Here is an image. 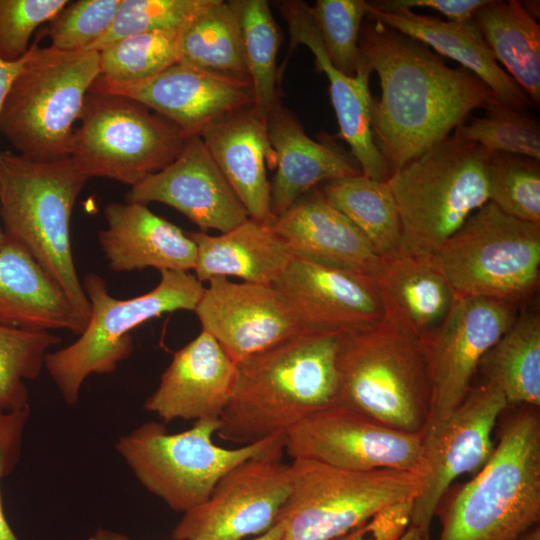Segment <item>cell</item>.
I'll list each match as a JSON object with an SVG mask.
<instances>
[{"label": "cell", "instance_id": "cell-1", "mask_svg": "<svg viewBox=\"0 0 540 540\" xmlns=\"http://www.w3.org/2000/svg\"><path fill=\"white\" fill-rule=\"evenodd\" d=\"M359 51L380 80L371 127L390 175L450 136L473 110L496 101L471 71L448 66L425 44L381 22L363 21Z\"/></svg>", "mask_w": 540, "mask_h": 540}, {"label": "cell", "instance_id": "cell-2", "mask_svg": "<svg viewBox=\"0 0 540 540\" xmlns=\"http://www.w3.org/2000/svg\"><path fill=\"white\" fill-rule=\"evenodd\" d=\"M341 333L305 329L237 363L217 434L248 445L284 435L307 416L340 403Z\"/></svg>", "mask_w": 540, "mask_h": 540}, {"label": "cell", "instance_id": "cell-3", "mask_svg": "<svg viewBox=\"0 0 540 540\" xmlns=\"http://www.w3.org/2000/svg\"><path fill=\"white\" fill-rule=\"evenodd\" d=\"M88 178L70 157L33 161L0 152V219L5 238L23 247L88 323L90 305L71 247V217Z\"/></svg>", "mask_w": 540, "mask_h": 540}, {"label": "cell", "instance_id": "cell-4", "mask_svg": "<svg viewBox=\"0 0 540 540\" xmlns=\"http://www.w3.org/2000/svg\"><path fill=\"white\" fill-rule=\"evenodd\" d=\"M438 540H517L540 520V418L509 417L490 460L438 505Z\"/></svg>", "mask_w": 540, "mask_h": 540}, {"label": "cell", "instance_id": "cell-5", "mask_svg": "<svg viewBox=\"0 0 540 540\" xmlns=\"http://www.w3.org/2000/svg\"><path fill=\"white\" fill-rule=\"evenodd\" d=\"M341 333L340 405L395 429L421 433L431 410V389L419 339L393 313Z\"/></svg>", "mask_w": 540, "mask_h": 540}, {"label": "cell", "instance_id": "cell-6", "mask_svg": "<svg viewBox=\"0 0 540 540\" xmlns=\"http://www.w3.org/2000/svg\"><path fill=\"white\" fill-rule=\"evenodd\" d=\"M489 156L480 145L453 134L390 175L401 251L435 256L489 201Z\"/></svg>", "mask_w": 540, "mask_h": 540}, {"label": "cell", "instance_id": "cell-7", "mask_svg": "<svg viewBox=\"0 0 540 540\" xmlns=\"http://www.w3.org/2000/svg\"><path fill=\"white\" fill-rule=\"evenodd\" d=\"M31 44L0 115V134L33 161L69 157L73 125L100 76L99 52Z\"/></svg>", "mask_w": 540, "mask_h": 540}, {"label": "cell", "instance_id": "cell-8", "mask_svg": "<svg viewBox=\"0 0 540 540\" xmlns=\"http://www.w3.org/2000/svg\"><path fill=\"white\" fill-rule=\"evenodd\" d=\"M155 288L130 299L110 295L106 281L96 273L81 280L90 305L88 323L70 345L48 353L44 368L63 400L75 405L84 381L92 374L113 373L134 350L132 331L165 313L194 311L205 287L195 275L162 271Z\"/></svg>", "mask_w": 540, "mask_h": 540}, {"label": "cell", "instance_id": "cell-9", "mask_svg": "<svg viewBox=\"0 0 540 540\" xmlns=\"http://www.w3.org/2000/svg\"><path fill=\"white\" fill-rule=\"evenodd\" d=\"M219 426V419L198 420L186 431L169 434L164 423L149 421L121 436L115 448L146 490L185 513L205 502L229 470L284 438L223 448L212 439Z\"/></svg>", "mask_w": 540, "mask_h": 540}, {"label": "cell", "instance_id": "cell-10", "mask_svg": "<svg viewBox=\"0 0 540 540\" xmlns=\"http://www.w3.org/2000/svg\"><path fill=\"white\" fill-rule=\"evenodd\" d=\"M291 490L278 520L282 540H334L380 510L421 492L423 478L405 471H353L292 459ZM277 520V521H278Z\"/></svg>", "mask_w": 540, "mask_h": 540}, {"label": "cell", "instance_id": "cell-11", "mask_svg": "<svg viewBox=\"0 0 540 540\" xmlns=\"http://www.w3.org/2000/svg\"><path fill=\"white\" fill-rule=\"evenodd\" d=\"M457 296L516 303L540 280V224L517 219L488 201L435 255Z\"/></svg>", "mask_w": 540, "mask_h": 540}, {"label": "cell", "instance_id": "cell-12", "mask_svg": "<svg viewBox=\"0 0 540 540\" xmlns=\"http://www.w3.org/2000/svg\"><path fill=\"white\" fill-rule=\"evenodd\" d=\"M69 157L88 179L135 186L181 153L189 138L177 125L144 105L116 95L87 94Z\"/></svg>", "mask_w": 540, "mask_h": 540}, {"label": "cell", "instance_id": "cell-13", "mask_svg": "<svg viewBox=\"0 0 540 540\" xmlns=\"http://www.w3.org/2000/svg\"><path fill=\"white\" fill-rule=\"evenodd\" d=\"M422 437L423 432L401 431L338 404L291 427L284 434V451L292 459L314 460L341 469H391L424 479L428 467Z\"/></svg>", "mask_w": 540, "mask_h": 540}, {"label": "cell", "instance_id": "cell-14", "mask_svg": "<svg viewBox=\"0 0 540 540\" xmlns=\"http://www.w3.org/2000/svg\"><path fill=\"white\" fill-rule=\"evenodd\" d=\"M284 438L229 470L208 499L183 513L174 540H243L270 529L291 490L290 464L282 461Z\"/></svg>", "mask_w": 540, "mask_h": 540}, {"label": "cell", "instance_id": "cell-15", "mask_svg": "<svg viewBox=\"0 0 540 540\" xmlns=\"http://www.w3.org/2000/svg\"><path fill=\"white\" fill-rule=\"evenodd\" d=\"M507 407L503 393L485 383L471 388L446 417L426 425L422 450L428 473L414 500L410 522L426 540L438 505L452 482L462 474L479 472L490 460L495 449L492 432Z\"/></svg>", "mask_w": 540, "mask_h": 540}, {"label": "cell", "instance_id": "cell-16", "mask_svg": "<svg viewBox=\"0 0 540 540\" xmlns=\"http://www.w3.org/2000/svg\"><path fill=\"white\" fill-rule=\"evenodd\" d=\"M511 303L457 296L444 321L420 339L431 389L428 423L446 417L464 400L485 353L517 318Z\"/></svg>", "mask_w": 540, "mask_h": 540}, {"label": "cell", "instance_id": "cell-17", "mask_svg": "<svg viewBox=\"0 0 540 540\" xmlns=\"http://www.w3.org/2000/svg\"><path fill=\"white\" fill-rule=\"evenodd\" d=\"M194 312L202 331L236 363L306 329L273 285L234 282L225 277L208 281Z\"/></svg>", "mask_w": 540, "mask_h": 540}, {"label": "cell", "instance_id": "cell-18", "mask_svg": "<svg viewBox=\"0 0 540 540\" xmlns=\"http://www.w3.org/2000/svg\"><path fill=\"white\" fill-rule=\"evenodd\" d=\"M90 92L134 100L172 121L188 137L200 136L211 124L255 103L251 84L182 62L138 81L118 82L99 76Z\"/></svg>", "mask_w": 540, "mask_h": 540}, {"label": "cell", "instance_id": "cell-19", "mask_svg": "<svg viewBox=\"0 0 540 540\" xmlns=\"http://www.w3.org/2000/svg\"><path fill=\"white\" fill-rule=\"evenodd\" d=\"M273 286L306 329L349 332L384 316L376 280L369 275L293 257Z\"/></svg>", "mask_w": 540, "mask_h": 540}, {"label": "cell", "instance_id": "cell-20", "mask_svg": "<svg viewBox=\"0 0 540 540\" xmlns=\"http://www.w3.org/2000/svg\"><path fill=\"white\" fill-rule=\"evenodd\" d=\"M125 202L168 205L204 232L223 233L249 218L200 136L189 137L172 163L131 187Z\"/></svg>", "mask_w": 540, "mask_h": 540}, {"label": "cell", "instance_id": "cell-21", "mask_svg": "<svg viewBox=\"0 0 540 540\" xmlns=\"http://www.w3.org/2000/svg\"><path fill=\"white\" fill-rule=\"evenodd\" d=\"M237 377V363L208 333L177 350L162 373L144 409L164 424L176 419H219L228 405Z\"/></svg>", "mask_w": 540, "mask_h": 540}, {"label": "cell", "instance_id": "cell-22", "mask_svg": "<svg viewBox=\"0 0 540 540\" xmlns=\"http://www.w3.org/2000/svg\"><path fill=\"white\" fill-rule=\"evenodd\" d=\"M277 7L288 25L291 46H306L314 55L318 70L326 74L340 136L350 147V153L362 174L377 181H387L389 168L376 146L371 127V69L360 56L356 74H343L333 66L325 53L310 6L302 1L290 0L279 2Z\"/></svg>", "mask_w": 540, "mask_h": 540}, {"label": "cell", "instance_id": "cell-23", "mask_svg": "<svg viewBox=\"0 0 540 540\" xmlns=\"http://www.w3.org/2000/svg\"><path fill=\"white\" fill-rule=\"evenodd\" d=\"M272 227L293 257L373 278L380 270L382 258L320 188L277 216Z\"/></svg>", "mask_w": 540, "mask_h": 540}, {"label": "cell", "instance_id": "cell-24", "mask_svg": "<svg viewBox=\"0 0 540 540\" xmlns=\"http://www.w3.org/2000/svg\"><path fill=\"white\" fill-rule=\"evenodd\" d=\"M249 218L272 223L267 168L276 164L267 118L254 105L236 110L200 135Z\"/></svg>", "mask_w": 540, "mask_h": 540}, {"label": "cell", "instance_id": "cell-25", "mask_svg": "<svg viewBox=\"0 0 540 540\" xmlns=\"http://www.w3.org/2000/svg\"><path fill=\"white\" fill-rule=\"evenodd\" d=\"M104 216L106 228L98 232V242L112 271L194 270L197 247L193 239L147 205L109 203Z\"/></svg>", "mask_w": 540, "mask_h": 540}, {"label": "cell", "instance_id": "cell-26", "mask_svg": "<svg viewBox=\"0 0 540 540\" xmlns=\"http://www.w3.org/2000/svg\"><path fill=\"white\" fill-rule=\"evenodd\" d=\"M267 130L276 156V172L270 181L274 218L318 185L362 174L351 153L335 143L311 139L280 103L267 117Z\"/></svg>", "mask_w": 540, "mask_h": 540}, {"label": "cell", "instance_id": "cell-27", "mask_svg": "<svg viewBox=\"0 0 540 540\" xmlns=\"http://www.w3.org/2000/svg\"><path fill=\"white\" fill-rule=\"evenodd\" d=\"M405 34L438 54L451 58L480 78L502 105L526 112L533 103L501 68L473 19L465 22L443 21L438 17L418 14L412 10L381 12L368 2L365 16Z\"/></svg>", "mask_w": 540, "mask_h": 540}, {"label": "cell", "instance_id": "cell-28", "mask_svg": "<svg viewBox=\"0 0 540 540\" xmlns=\"http://www.w3.org/2000/svg\"><path fill=\"white\" fill-rule=\"evenodd\" d=\"M0 324L76 335L86 327L58 285L23 247L7 238L0 248Z\"/></svg>", "mask_w": 540, "mask_h": 540}, {"label": "cell", "instance_id": "cell-29", "mask_svg": "<svg viewBox=\"0 0 540 540\" xmlns=\"http://www.w3.org/2000/svg\"><path fill=\"white\" fill-rule=\"evenodd\" d=\"M197 247L195 276L200 282L214 277H237L243 282L273 285L292 255L272 223L251 218L219 235L188 232Z\"/></svg>", "mask_w": 540, "mask_h": 540}, {"label": "cell", "instance_id": "cell-30", "mask_svg": "<svg viewBox=\"0 0 540 540\" xmlns=\"http://www.w3.org/2000/svg\"><path fill=\"white\" fill-rule=\"evenodd\" d=\"M374 279L384 310L393 313L419 340L444 321L457 298L435 256L399 251L382 258Z\"/></svg>", "mask_w": 540, "mask_h": 540}, {"label": "cell", "instance_id": "cell-31", "mask_svg": "<svg viewBox=\"0 0 540 540\" xmlns=\"http://www.w3.org/2000/svg\"><path fill=\"white\" fill-rule=\"evenodd\" d=\"M472 19L497 62L539 106L540 27L536 19L517 0H487Z\"/></svg>", "mask_w": 540, "mask_h": 540}, {"label": "cell", "instance_id": "cell-32", "mask_svg": "<svg viewBox=\"0 0 540 540\" xmlns=\"http://www.w3.org/2000/svg\"><path fill=\"white\" fill-rule=\"evenodd\" d=\"M478 369L497 387L508 406H540V315L527 309L485 353Z\"/></svg>", "mask_w": 540, "mask_h": 540}, {"label": "cell", "instance_id": "cell-33", "mask_svg": "<svg viewBox=\"0 0 540 540\" xmlns=\"http://www.w3.org/2000/svg\"><path fill=\"white\" fill-rule=\"evenodd\" d=\"M320 189L362 232L379 257L401 251V224L387 181L358 174L328 181Z\"/></svg>", "mask_w": 540, "mask_h": 540}, {"label": "cell", "instance_id": "cell-34", "mask_svg": "<svg viewBox=\"0 0 540 540\" xmlns=\"http://www.w3.org/2000/svg\"><path fill=\"white\" fill-rule=\"evenodd\" d=\"M180 62L251 84L239 21L228 1L213 0L182 30Z\"/></svg>", "mask_w": 540, "mask_h": 540}, {"label": "cell", "instance_id": "cell-35", "mask_svg": "<svg viewBox=\"0 0 540 540\" xmlns=\"http://www.w3.org/2000/svg\"><path fill=\"white\" fill-rule=\"evenodd\" d=\"M239 21L254 107L268 117L279 104L277 54L280 32L266 0L228 1Z\"/></svg>", "mask_w": 540, "mask_h": 540}, {"label": "cell", "instance_id": "cell-36", "mask_svg": "<svg viewBox=\"0 0 540 540\" xmlns=\"http://www.w3.org/2000/svg\"><path fill=\"white\" fill-rule=\"evenodd\" d=\"M61 341L51 331L0 324V413L30 407L25 381L40 375L48 350Z\"/></svg>", "mask_w": 540, "mask_h": 540}, {"label": "cell", "instance_id": "cell-37", "mask_svg": "<svg viewBox=\"0 0 540 540\" xmlns=\"http://www.w3.org/2000/svg\"><path fill=\"white\" fill-rule=\"evenodd\" d=\"M183 28L135 34L99 51L100 76L118 82L152 77L180 62Z\"/></svg>", "mask_w": 540, "mask_h": 540}, {"label": "cell", "instance_id": "cell-38", "mask_svg": "<svg viewBox=\"0 0 540 540\" xmlns=\"http://www.w3.org/2000/svg\"><path fill=\"white\" fill-rule=\"evenodd\" d=\"M484 110L482 117L459 125L454 135L475 142L489 153L517 154L540 161V126L534 118L497 101Z\"/></svg>", "mask_w": 540, "mask_h": 540}, {"label": "cell", "instance_id": "cell-39", "mask_svg": "<svg viewBox=\"0 0 540 540\" xmlns=\"http://www.w3.org/2000/svg\"><path fill=\"white\" fill-rule=\"evenodd\" d=\"M489 201L510 216L540 224V161L490 153Z\"/></svg>", "mask_w": 540, "mask_h": 540}, {"label": "cell", "instance_id": "cell-40", "mask_svg": "<svg viewBox=\"0 0 540 540\" xmlns=\"http://www.w3.org/2000/svg\"><path fill=\"white\" fill-rule=\"evenodd\" d=\"M213 0H121L110 28L86 50L135 34L185 27Z\"/></svg>", "mask_w": 540, "mask_h": 540}, {"label": "cell", "instance_id": "cell-41", "mask_svg": "<svg viewBox=\"0 0 540 540\" xmlns=\"http://www.w3.org/2000/svg\"><path fill=\"white\" fill-rule=\"evenodd\" d=\"M367 10L368 2L364 0H317L310 7L327 57L347 76L356 74L360 30Z\"/></svg>", "mask_w": 540, "mask_h": 540}, {"label": "cell", "instance_id": "cell-42", "mask_svg": "<svg viewBox=\"0 0 540 540\" xmlns=\"http://www.w3.org/2000/svg\"><path fill=\"white\" fill-rule=\"evenodd\" d=\"M121 0L69 1L49 22L44 35L62 51L86 50L110 28Z\"/></svg>", "mask_w": 540, "mask_h": 540}, {"label": "cell", "instance_id": "cell-43", "mask_svg": "<svg viewBox=\"0 0 540 540\" xmlns=\"http://www.w3.org/2000/svg\"><path fill=\"white\" fill-rule=\"evenodd\" d=\"M68 0H0V59L13 62L28 52L30 39Z\"/></svg>", "mask_w": 540, "mask_h": 540}, {"label": "cell", "instance_id": "cell-44", "mask_svg": "<svg viewBox=\"0 0 540 540\" xmlns=\"http://www.w3.org/2000/svg\"><path fill=\"white\" fill-rule=\"evenodd\" d=\"M30 417V407L0 413V540H19L5 517L1 482L12 473L21 456L23 434Z\"/></svg>", "mask_w": 540, "mask_h": 540}, {"label": "cell", "instance_id": "cell-45", "mask_svg": "<svg viewBox=\"0 0 540 540\" xmlns=\"http://www.w3.org/2000/svg\"><path fill=\"white\" fill-rule=\"evenodd\" d=\"M486 2L487 0H379L369 4L381 12L426 7L446 16L449 21L465 22L472 20L474 13Z\"/></svg>", "mask_w": 540, "mask_h": 540}, {"label": "cell", "instance_id": "cell-46", "mask_svg": "<svg viewBox=\"0 0 540 540\" xmlns=\"http://www.w3.org/2000/svg\"><path fill=\"white\" fill-rule=\"evenodd\" d=\"M415 499L388 506L372 516L362 528L371 533L372 540H398L408 529Z\"/></svg>", "mask_w": 540, "mask_h": 540}, {"label": "cell", "instance_id": "cell-47", "mask_svg": "<svg viewBox=\"0 0 540 540\" xmlns=\"http://www.w3.org/2000/svg\"><path fill=\"white\" fill-rule=\"evenodd\" d=\"M26 54L21 59L13 62H7L0 59V115L9 89L20 72L25 62Z\"/></svg>", "mask_w": 540, "mask_h": 540}, {"label": "cell", "instance_id": "cell-48", "mask_svg": "<svg viewBox=\"0 0 540 540\" xmlns=\"http://www.w3.org/2000/svg\"><path fill=\"white\" fill-rule=\"evenodd\" d=\"M363 526V525H362ZM362 526L353 529L347 534L338 537L334 540H372L366 539V533L363 531ZM398 540H426L423 533L416 527L409 525L408 529Z\"/></svg>", "mask_w": 540, "mask_h": 540}, {"label": "cell", "instance_id": "cell-49", "mask_svg": "<svg viewBox=\"0 0 540 540\" xmlns=\"http://www.w3.org/2000/svg\"><path fill=\"white\" fill-rule=\"evenodd\" d=\"M284 533V527L283 523L281 521H277L270 529H268L266 532L254 536V538L249 540H282ZM245 540V539H243Z\"/></svg>", "mask_w": 540, "mask_h": 540}, {"label": "cell", "instance_id": "cell-50", "mask_svg": "<svg viewBox=\"0 0 540 540\" xmlns=\"http://www.w3.org/2000/svg\"><path fill=\"white\" fill-rule=\"evenodd\" d=\"M88 540H132L128 538L126 535H123L121 533L105 529V528H98L89 538Z\"/></svg>", "mask_w": 540, "mask_h": 540}, {"label": "cell", "instance_id": "cell-51", "mask_svg": "<svg viewBox=\"0 0 540 540\" xmlns=\"http://www.w3.org/2000/svg\"><path fill=\"white\" fill-rule=\"evenodd\" d=\"M526 12L534 19L539 18V1H520Z\"/></svg>", "mask_w": 540, "mask_h": 540}, {"label": "cell", "instance_id": "cell-52", "mask_svg": "<svg viewBox=\"0 0 540 540\" xmlns=\"http://www.w3.org/2000/svg\"><path fill=\"white\" fill-rule=\"evenodd\" d=\"M517 540H540L539 524H536L533 527H531L523 535H521Z\"/></svg>", "mask_w": 540, "mask_h": 540}, {"label": "cell", "instance_id": "cell-53", "mask_svg": "<svg viewBox=\"0 0 540 540\" xmlns=\"http://www.w3.org/2000/svg\"><path fill=\"white\" fill-rule=\"evenodd\" d=\"M4 242H5V236H4V234L2 232V229H1V226H0V248L3 245Z\"/></svg>", "mask_w": 540, "mask_h": 540}]
</instances>
